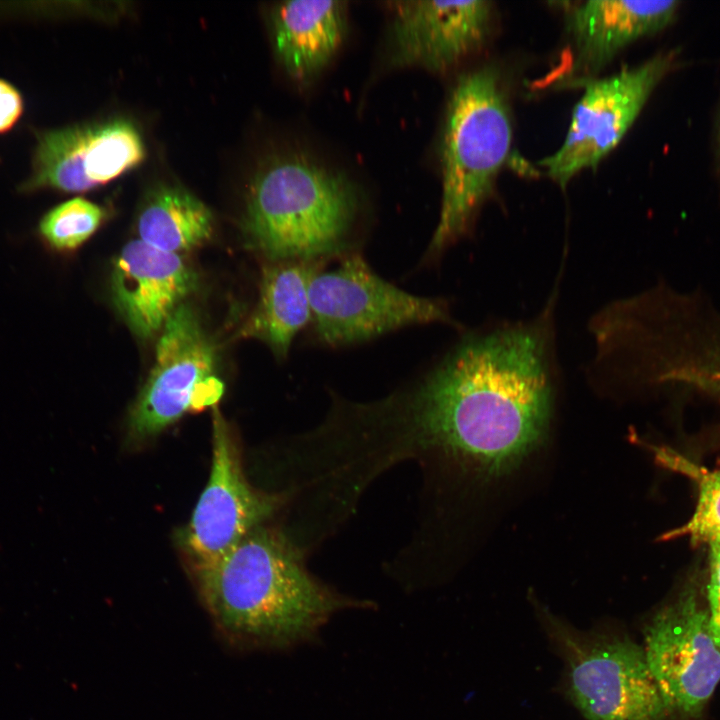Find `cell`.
I'll return each instance as SVG.
<instances>
[{
	"label": "cell",
	"mask_w": 720,
	"mask_h": 720,
	"mask_svg": "<svg viewBox=\"0 0 720 720\" xmlns=\"http://www.w3.org/2000/svg\"><path fill=\"white\" fill-rule=\"evenodd\" d=\"M548 334L542 323L469 336L408 386L370 402L342 401L335 445L342 466L368 485L415 459L498 473L544 439L551 417Z\"/></svg>",
	"instance_id": "obj_1"
},
{
	"label": "cell",
	"mask_w": 720,
	"mask_h": 720,
	"mask_svg": "<svg viewBox=\"0 0 720 720\" xmlns=\"http://www.w3.org/2000/svg\"><path fill=\"white\" fill-rule=\"evenodd\" d=\"M284 530L259 525L217 560L193 568L221 633L247 648L311 640L335 613L362 603L315 579Z\"/></svg>",
	"instance_id": "obj_2"
},
{
	"label": "cell",
	"mask_w": 720,
	"mask_h": 720,
	"mask_svg": "<svg viewBox=\"0 0 720 720\" xmlns=\"http://www.w3.org/2000/svg\"><path fill=\"white\" fill-rule=\"evenodd\" d=\"M358 206L345 175L305 154H285L254 176L243 232L270 262L324 261L345 248Z\"/></svg>",
	"instance_id": "obj_3"
},
{
	"label": "cell",
	"mask_w": 720,
	"mask_h": 720,
	"mask_svg": "<svg viewBox=\"0 0 720 720\" xmlns=\"http://www.w3.org/2000/svg\"><path fill=\"white\" fill-rule=\"evenodd\" d=\"M513 139L499 71L483 66L460 76L447 106L442 143V201L426 257L463 237L494 190Z\"/></svg>",
	"instance_id": "obj_4"
},
{
	"label": "cell",
	"mask_w": 720,
	"mask_h": 720,
	"mask_svg": "<svg viewBox=\"0 0 720 720\" xmlns=\"http://www.w3.org/2000/svg\"><path fill=\"white\" fill-rule=\"evenodd\" d=\"M540 626L563 663L562 688L585 720H667L643 648L614 624L579 629L537 606Z\"/></svg>",
	"instance_id": "obj_5"
},
{
	"label": "cell",
	"mask_w": 720,
	"mask_h": 720,
	"mask_svg": "<svg viewBox=\"0 0 720 720\" xmlns=\"http://www.w3.org/2000/svg\"><path fill=\"white\" fill-rule=\"evenodd\" d=\"M309 300L314 333L331 347L360 343L410 325H456L446 301L401 290L378 276L359 254L344 257L332 270L315 272Z\"/></svg>",
	"instance_id": "obj_6"
},
{
	"label": "cell",
	"mask_w": 720,
	"mask_h": 720,
	"mask_svg": "<svg viewBox=\"0 0 720 720\" xmlns=\"http://www.w3.org/2000/svg\"><path fill=\"white\" fill-rule=\"evenodd\" d=\"M222 394L214 345L182 303L161 330L151 373L130 413L129 435L136 442L151 438L189 411L214 407Z\"/></svg>",
	"instance_id": "obj_7"
},
{
	"label": "cell",
	"mask_w": 720,
	"mask_h": 720,
	"mask_svg": "<svg viewBox=\"0 0 720 720\" xmlns=\"http://www.w3.org/2000/svg\"><path fill=\"white\" fill-rule=\"evenodd\" d=\"M643 636L645 660L667 713L700 716L720 682V648L697 590L687 587L659 609Z\"/></svg>",
	"instance_id": "obj_8"
},
{
	"label": "cell",
	"mask_w": 720,
	"mask_h": 720,
	"mask_svg": "<svg viewBox=\"0 0 720 720\" xmlns=\"http://www.w3.org/2000/svg\"><path fill=\"white\" fill-rule=\"evenodd\" d=\"M677 64L673 51L586 83L561 147L539 164L565 186L577 173L595 168L630 129L650 95Z\"/></svg>",
	"instance_id": "obj_9"
},
{
	"label": "cell",
	"mask_w": 720,
	"mask_h": 720,
	"mask_svg": "<svg viewBox=\"0 0 720 720\" xmlns=\"http://www.w3.org/2000/svg\"><path fill=\"white\" fill-rule=\"evenodd\" d=\"M213 408L209 480L181 535L193 568L217 560L283 504L279 495L249 484L232 432Z\"/></svg>",
	"instance_id": "obj_10"
},
{
	"label": "cell",
	"mask_w": 720,
	"mask_h": 720,
	"mask_svg": "<svg viewBox=\"0 0 720 720\" xmlns=\"http://www.w3.org/2000/svg\"><path fill=\"white\" fill-rule=\"evenodd\" d=\"M390 64L446 72L477 52L493 23V3L396 1L392 3Z\"/></svg>",
	"instance_id": "obj_11"
},
{
	"label": "cell",
	"mask_w": 720,
	"mask_h": 720,
	"mask_svg": "<svg viewBox=\"0 0 720 720\" xmlns=\"http://www.w3.org/2000/svg\"><path fill=\"white\" fill-rule=\"evenodd\" d=\"M144 156L142 137L127 120L51 131L40 138L29 185L84 192L137 166Z\"/></svg>",
	"instance_id": "obj_12"
},
{
	"label": "cell",
	"mask_w": 720,
	"mask_h": 720,
	"mask_svg": "<svg viewBox=\"0 0 720 720\" xmlns=\"http://www.w3.org/2000/svg\"><path fill=\"white\" fill-rule=\"evenodd\" d=\"M678 1L590 0L572 7L567 17L571 61L557 80L561 87H583L628 45L665 28Z\"/></svg>",
	"instance_id": "obj_13"
},
{
	"label": "cell",
	"mask_w": 720,
	"mask_h": 720,
	"mask_svg": "<svg viewBox=\"0 0 720 720\" xmlns=\"http://www.w3.org/2000/svg\"><path fill=\"white\" fill-rule=\"evenodd\" d=\"M197 282L194 270L178 254L136 239L128 242L114 260L112 300L129 328L147 339L161 332Z\"/></svg>",
	"instance_id": "obj_14"
},
{
	"label": "cell",
	"mask_w": 720,
	"mask_h": 720,
	"mask_svg": "<svg viewBox=\"0 0 720 720\" xmlns=\"http://www.w3.org/2000/svg\"><path fill=\"white\" fill-rule=\"evenodd\" d=\"M276 55L286 73L305 83L317 75L340 46L347 27L344 1H286L272 10Z\"/></svg>",
	"instance_id": "obj_15"
},
{
	"label": "cell",
	"mask_w": 720,
	"mask_h": 720,
	"mask_svg": "<svg viewBox=\"0 0 720 720\" xmlns=\"http://www.w3.org/2000/svg\"><path fill=\"white\" fill-rule=\"evenodd\" d=\"M324 261L272 262L262 271L259 300L243 328L286 358L295 336L311 321L309 284Z\"/></svg>",
	"instance_id": "obj_16"
},
{
	"label": "cell",
	"mask_w": 720,
	"mask_h": 720,
	"mask_svg": "<svg viewBox=\"0 0 720 720\" xmlns=\"http://www.w3.org/2000/svg\"><path fill=\"white\" fill-rule=\"evenodd\" d=\"M212 227L209 208L188 191L174 186L155 189L137 220L140 240L176 254L202 244L210 237Z\"/></svg>",
	"instance_id": "obj_17"
},
{
	"label": "cell",
	"mask_w": 720,
	"mask_h": 720,
	"mask_svg": "<svg viewBox=\"0 0 720 720\" xmlns=\"http://www.w3.org/2000/svg\"><path fill=\"white\" fill-rule=\"evenodd\" d=\"M103 218L101 207L83 198H73L43 216L38 234L49 249L60 253L71 252L95 233Z\"/></svg>",
	"instance_id": "obj_18"
},
{
	"label": "cell",
	"mask_w": 720,
	"mask_h": 720,
	"mask_svg": "<svg viewBox=\"0 0 720 720\" xmlns=\"http://www.w3.org/2000/svg\"><path fill=\"white\" fill-rule=\"evenodd\" d=\"M685 471L698 481V500L692 517L676 534L689 536L694 543L720 546V469L692 466Z\"/></svg>",
	"instance_id": "obj_19"
},
{
	"label": "cell",
	"mask_w": 720,
	"mask_h": 720,
	"mask_svg": "<svg viewBox=\"0 0 720 720\" xmlns=\"http://www.w3.org/2000/svg\"><path fill=\"white\" fill-rule=\"evenodd\" d=\"M708 613L713 638L720 648V546L710 545Z\"/></svg>",
	"instance_id": "obj_20"
},
{
	"label": "cell",
	"mask_w": 720,
	"mask_h": 720,
	"mask_svg": "<svg viewBox=\"0 0 720 720\" xmlns=\"http://www.w3.org/2000/svg\"><path fill=\"white\" fill-rule=\"evenodd\" d=\"M23 112L19 92L8 82L0 80V133L11 129Z\"/></svg>",
	"instance_id": "obj_21"
},
{
	"label": "cell",
	"mask_w": 720,
	"mask_h": 720,
	"mask_svg": "<svg viewBox=\"0 0 720 720\" xmlns=\"http://www.w3.org/2000/svg\"><path fill=\"white\" fill-rule=\"evenodd\" d=\"M718 138H719V154H720V124H719V134H718Z\"/></svg>",
	"instance_id": "obj_22"
}]
</instances>
